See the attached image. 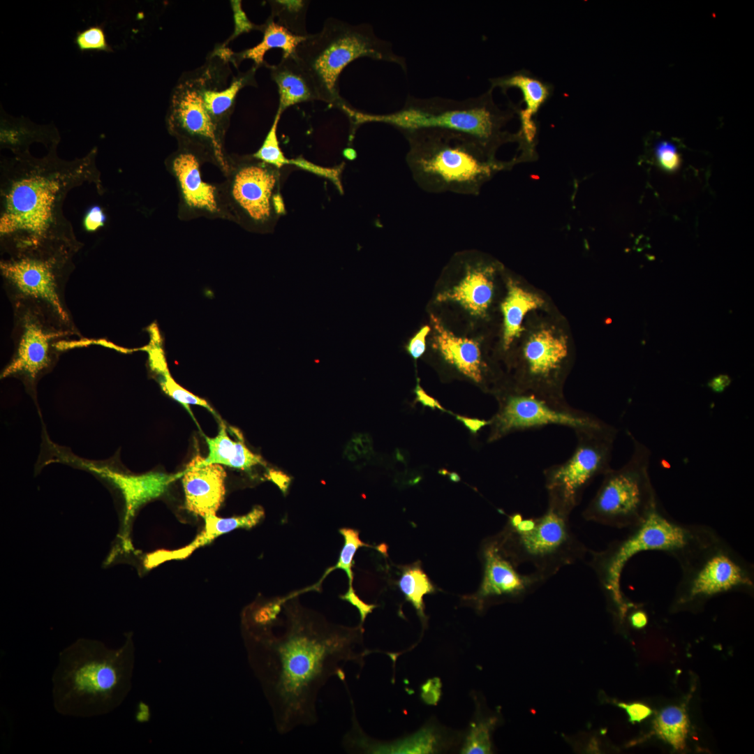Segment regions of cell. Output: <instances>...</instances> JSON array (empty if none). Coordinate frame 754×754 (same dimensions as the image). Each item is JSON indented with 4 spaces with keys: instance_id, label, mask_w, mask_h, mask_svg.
<instances>
[{
    "instance_id": "33",
    "label": "cell",
    "mask_w": 754,
    "mask_h": 754,
    "mask_svg": "<svg viewBox=\"0 0 754 754\" xmlns=\"http://www.w3.org/2000/svg\"><path fill=\"white\" fill-rule=\"evenodd\" d=\"M270 17L278 19V24L293 34L306 36V16L309 1L303 0L269 1Z\"/></svg>"
},
{
    "instance_id": "5",
    "label": "cell",
    "mask_w": 754,
    "mask_h": 754,
    "mask_svg": "<svg viewBox=\"0 0 754 754\" xmlns=\"http://www.w3.org/2000/svg\"><path fill=\"white\" fill-rule=\"evenodd\" d=\"M493 90L462 101L441 97L428 98L408 96L399 110L384 114L367 113L349 104L340 107L355 128L366 123L389 124L401 133L424 128H437L464 133L496 154L504 143L517 141L516 134L503 128L516 114L515 105L510 103L502 109L494 102Z\"/></svg>"
},
{
    "instance_id": "18",
    "label": "cell",
    "mask_w": 754,
    "mask_h": 754,
    "mask_svg": "<svg viewBox=\"0 0 754 754\" xmlns=\"http://www.w3.org/2000/svg\"><path fill=\"white\" fill-rule=\"evenodd\" d=\"M483 577L475 596L480 603L491 598H516L526 596L546 582L535 572L524 574L499 540L487 542L482 549Z\"/></svg>"
},
{
    "instance_id": "32",
    "label": "cell",
    "mask_w": 754,
    "mask_h": 754,
    "mask_svg": "<svg viewBox=\"0 0 754 754\" xmlns=\"http://www.w3.org/2000/svg\"><path fill=\"white\" fill-rule=\"evenodd\" d=\"M406 600L411 603L421 618H424V596L435 592L429 578L418 565L406 566L398 582Z\"/></svg>"
},
{
    "instance_id": "20",
    "label": "cell",
    "mask_w": 754,
    "mask_h": 754,
    "mask_svg": "<svg viewBox=\"0 0 754 754\" xmlns=\"http://www.w3.org/2000/svg\"><path fill=\"white\" fill-rule=\"evenodd\" d=\"M80 464L107 480L121 491L125 503V531L137 510L142 505L163 494L172 482L183 475V471L171 475L159 472L129 475L105 464L88 461H81Z\"/></svg>"
},
{
    "instance_id": "34",
    "label": "cell",
    "mask_w": 754,
    "mask_h": 754,
    "mask_svg": "<svg viewBox=\"0 0 754 754\" xmlns=\"http://www.w3.org/2000/svg\"><path fill=\"white\" fill-rule=\"evenodd\" d=\"M281 114L280 112L276 111L273 123L263 144L252 154L256 158L279 169L292 163V160L287 158L282 151L277 137V128Z\"/></svg>"
},
{
    "instance_id": "30",
    "label": "cell",
    "mask_w": 754,
    "mask_h": 754,
    "mask_svg": "<svg viewBox=\"0 0 754 754\" xmlns=\"http://www.w3.org/2000/svg\"><path fill=\"white\" fill-rule=\"evenodd\" d=\"M654 729L661 739L675 749L684 748L688 721L682 708L670 707L663 709L655 720Z\"/></svg>"
},
{
    "instance_id": "47",
    "label": "cell",
    "mask_w": 754,
    "mask_h": 754,
    "mask_svg": "<svg viewBox=\"0 0 754 754\" xmlns=\"http://www.w3.org/2000/svg\"><path fill=\"white\" fill-rule=\"evenodd\" d=\"M269 478L274 481L283 492L286 491L290 482L289 476L280 471L272 470L269 473Z\"/></svg>"
},
{
    "instance_id": "1",
    "label": "cell",
    "mask_w": 754,
    "mask_h": 754,
    "mask_svg": "<svg viewBox=\"0 0 754 754\" xmlns=\"http://www.w3.org/2000/svg\"><path fill=\"white\" fill-rule=\"evenodd\" d=\"M246 644L252 667L280 734L316 724L320 691L334 677L346 682V665L360 662L362 629L328 621L302 607L295 593Z\"/></svg>"
},
{
    "instance_id": "37",
    "label": "cell",
    "mask_w": 754,
    "mask_h": 754,
    "mask_svg": "<svg viewBox=\"0 0 754 754\" xmlns=\"http://www.w3.org/2000/svg\"><path fill=\"white\" fill-rule=\"evenodd\" d=\"M494 723V719L473 723L461 753L464 754L491 753L490 731Z\"/></svg>"
},
{
    "instance_id": "46",
    "label": "cell",
    "mask_w": 754,
    "mask_h": 754,
    "mask_svg": "<svg viewBox=\"0 0 754 754\" xmlns=\"http://www.w3.org/2000/svg\"><path fill=\"white\" fill-rule=\"evenodd\" d=\"M731 378L725 374H720L713 378L708 386L716 392H722L730 384Z\"/></svg>"
},
{
    "instance_id": "48",
    "label": "cell",
    "mask_w": 754,
    "mask_h": 754,
    "mask_svg": "<svg viewBox=\"0 0 754 754\" xmlns=\"http://www.w3.org/2000/svg\"><path fill=\"white\" fill-rule=\"evenodd\" d=\"M629 621L633 628L641 629L646 625L648 619L644 612L639 610L630 614Z\"/></svg>"
},
{
    "instance_id": "23",
    "label": "cell",
    "mask_w": 754,
    "mask_h": 754,
    "mask_svg": "<svg viewBox=\"0 0 754 754\" xmlns=\"http://www.w3.org/2000/svg\"><path fill=\"white\" fill-rule=\"evenodd\" d=\"M265 516L260 505L254 506L247 514L228 518L218 517L216 515L204 517V530L188 545L175 550L160 549L147 554L144 561L147 569L158 566L170 560L187 558L196 549L212 542L216 538L237 528L250 529L256 526Z\"/></svg>"
},
{
    "instance_id": "15",
    "label": "cell",
    "mask_w": 754,
    "mask_h": 754,
    "mask_svg": "<svg viewBox=\"0 0 754 754\" xmlns=\"http://www.w3.org/2000/svg\"><path fill=\"white\" fill-rule=\"evenodd\" d=\"M165 124L178 147L191 151L202 162H210L227 174L229 163L225 140L205 111L190 71L181 75L171 92Z\"/></svg>"
},
{
    "instance_id": "29",
    "label": "cell",
    "mask_w": 754,
    "mask_h": 754,
    "mask_svg": "<svg viewBox=\"0 0 754 754\" xmlns=\"http://www.w3.org/2000/svg\"><path fill=\"white\" fill-rule=\"evenodd\" d=\"M508 288L507 296L501 304L504 319L503 345L505 349L522 332V324L526 314L544 303L541 297L524 290L511 280L508 283Z\"/></svg>"
},
{
    "instance_id": "6",
    "label": "cell",
    "mask_w": 754,
    "mask_h": 754,
    "mask_svg": "<svg viewBox=\"0 0 754 754\" xmlns=\"http://www.w3.org/2000/svg\"><path fill=\"white\" fill-rule=\"evenodd\" d=\"M718 535L710 526L679 522L658 506L642 522L630 528L624 538L603 550L591 552L590 564L622 619L633 604L623 596L621 579L625 566L633 556L642 552L659 551L680 563Z\"/></svg>"
},
{
    "instance_id": "3",
    "label": "cell",
    "mask_w": 754,
    "mask_h": 754,
    "mask_svg": "<svg viewBox=\"0 0 754 754\" xmlns=\"http://www.w3.org/2000/svg\"><path fill=\"white\" fill-rule=\"evenodd\" d=\"M133 665L131 635L115 649L98 640H76L59 654L52 678L54 709L77 718L112 711L131 689Z\"/></svg>"
},
{
    "instance_id": "45",
    "label": "cell",
    "mask_w": 754,
    "mask_h": 754,
    "mask_svg": "<svg viewBox=\"0 0 754 754\" xmlns=\"http://www.w3.org/2000/svg\"><path fill=\"white\" fill-rule=\"evenodd\" d=\"M457 420L461 422L472 434H476L482 427L490 424V420L471 418L465 416L456 415Z\"/></svg>"
},
{
    "instance_id": "17",
    "label": "cell",
    "mask_w": 754,
    "mask_h": 754,
    "mask_svg": "<svg viewBox=\"0 0 754 754\" xmlns=\"http://www.w3.org/2000/svg\"><path fill=\"white\" fill-rule=\"evenodd\" d=\"M200 162L195 154L179 147L166 159L179 191V214L182 219L205 216L228 219L220 188L203 181Z\"/></svg>"
},
{
    "instance_id": "31",
    "label": "cell",
    "mask_w": 754,
    "mask_h": 754,
    "mask_svg": "<svg viewBox=\"0 0 754 754\" xmlns=\"http://www.w3.org/2000/svg\"><path fill=\"white\" fill-rule=\"evenodd\" d=\"M437 739L430 730H423L402 741L392 744H357L348 750L353 751L355 748H364V750L373 753H429L436 750Z\"/></svg>"
},
{
    "instance_id": "38",
    "label": "cell",
    "mask_w": 754,
    "mask_h": 754,
    "mask_svg": "<svg viewBox=\"0 0 754 754\" xmlns=\"http://www.w3.org/2000/svg\"><path fill=\"white\" fill-rule=\"evenodd\" d=\"M159 383L162 390L166 394L182 404L189 411V405L193 404L205 407L214 413V410L206 400L195 395L179 385L172 378L169 371L160 375Z\"/></svg>"
},
{
    "instance_id": "10",
    "label": "cell",
    "mask_w": 754,
    "mask_h": 754,
    "mask_svg": "<svg viewBox=\"0 0 754 754\" xmlns=\"http://www.w3.org/2000/svg\"><path fill=\"white\" fill-rule=\"evenodd\" d=\"M70 251L2 257L0 275L10 304L29 302L68 328L80 332L66 300V286L75 269Z\"/></svg>"
},
{
    "instance_id": "2",
    "label": "cell",
    "mask_w": 754,
    "mask_h": 754,
    "mask_svg": "<svg viewBox=\"0 0 754 754\" xmlns=\"http://www.w3.org/2000/svg\"><path fill=\"white\" fill-rule=\"evenodd\" d=\"M57 145L43 158L29 152L1 161L0 249L1 257L70 251L83 244L65 218L62 206L68 193L84 182L103 193L96 165L97 148L84 157L65 161Z\"/></svg>"
},
{
    "instance_id": "44",
    "label": "cell",
    "mask_w": 754,
    "mask_h": 754,
    "mask_svg": "<svg viewBox=\"0 0 754 754\" xmlns=\"http://www.w3.org/2000/svg\"><path fill=\"white\" fill-rule=\"evenodd\" d=\"M415 393L416 394V400L423 406H428L432 409L438 408L441 411H446L436 399L430 397L423 390L419 383L417 384L415 389Z\"/></svg>"
},
{
    "instance_id": "7",
    "label": "cell",
    "mask_w": 754,
    "mask_h": 754,
    "mask_svg": "<svg viewBox=\"0 0 754 754\" xmlns=\"http://www.w3.org/2000/svg\"><path fill=\"white\" fill-rule=\"evenodd\" d=\"M294 57L311 77L319 101L337 108L346 101L339 94V78L353 61L362 57L398 64L406 73L405 59L391 43L378 38L368 24H350L329 17L320 31L309 34Z\"/></svg>"
},
{
    "instance_id": "25",
    "label": "cell",
    "mask_w": 754,
    "mask_h": 754,
    "mask_svg": "<svg viewBox=\"0 0 754 754\" xmlns=\"http://www.w3.org/2000/svg\"><path fill=\"white\" fill-rule=\"evenodd\" d=\"M279 93L277 110L281 114L289 107L309 101H319L314 83L294 55L282 57L276 65H266Z\"/></svg>"
},
{
    "instance_id": "19",
    "label": "cell",
    "mask_w": 754,
    "mask_h": 754,
    "mask_svg": "<svg viewBox=\"0 0 754 754\" xmlns=\"http://www.w3.org/2000/svg\"><path fill=\"white\" fill-rule=\"evenodd\" d=\"M490 88H499L506 93L512 88L518 89L522 94L521 103L525 107L515 105L516 114L520 121V130L516 133L517 142L523 151L528 154H533V146L537 135V125L535 117L542 106L551 97L554 87L543 81L526 70H519L510 74L494 77L489 80Z\"/></svg>"
},
{
    "instance_id": "14",
    "label": "cell",
    "mask_w": 754,
    "mask_h": 754,
    "mask_svg": "<svg viewBox=\"0 0 754 754\" xmlns=\"http://www.w3.org/2000/svg\"><path fill=\"white\" fill-rule=\"evenodd\" d=\"M675 603L683 606L718 594L754 589L753 566L718 536L679 563Z\"/></svg>"
},
{
    "instance_id": "39",
    "label": "cell",
    "mask_w": 754,
    "mask_h": 754,
    "mask_svg": "<svg viewBox=\"0 0 754 754\" xmlns=\"http://www.w3.org/2000/svg\"><path fill=\"white\" fill-rule=\"evenodd\" d=\"M656 157L662 167L667 170H674L679 165V155L675 147L668 142H661L657 145Z\"/></svg>"
},
{
    "instance_id": "42",
    "label": "cell",
    "mask_w": 754,
    "mask_h": 754,
    "mask_svg": "<svg viewBox=\"0 0 754 754\" xmlns=\"http://www.w3.org/2000/svg\"><path fill=\"white\" fill-rule=\"evenodd\" d=\"M618 707L623 708L629 717V721L632 723H640L649 716L652 711L646 705L635 702L631 704L618 703Z\"/></svg>"
},
{
    "instance_id": "36",
    "label": "cell",
    "mask_w": 754,
    "mask_h": 754,
    "mask_svg": "<svg viewBox=\"0 0 754 754\" xmlns=\"http://www.w3.org/2000/svg\"><path fill=\"white\" fill-rule=\"evenodd\" d=\"M74 43L81 52L85 51L114 52L107 40L103 23L91 25L83 30L77 31Z\"/></svg>"
},
{
    "instance_id": "26",
    "label": "cell",
    "mask_w": 754,
    "mask_h": 754,
    "mask_svg": "<svg viewBox=\"0 0 754 754\" xmlns=\"http://www.w3.org/2000/svg\"><path fill=\"white\" fill-rule=\"evenodd\" d=\"M59 141V133L52 123L36 124L24 116L13 117L1 109V149H8L14 155H20L29 152V145L34 142L43 143L50 149L58 145Z\"/></svg>"
},
{
    "instance_id": "12",
    "label": "cell",
    "mask_w": 754,
    "mask_h": 754,
    "mask_svg": "<svg viewBox=\"0 0 754 754\" xmlns=\"http://www.w3.org/2000/svg\"><path fill=\"white\" fill-rule=\"evenodd\" d=\"M11 306L13 350L1 378L16 377L33 389L70 347L71 340L81 339L82 335L34 303L17 302Z\"/></svg>"
},
{
    "instance_id": "43",
    "label": "cell",
    "mask_w": 754,
    "mask_h": 754,
    "mask_svg": "<svg viewBox=\"0 0 754 754\" xmlns=\"http://www.w3.org/2000/svg\"><path fill=\"white\" fill-rule=\"evenodd\" d=\"M340 598L343 600L348 601L358 609L360 615L361 624L364 623L367 614L371 613L372 610L377 607L376 605L367 604L363 602L355 593L354 589L348 590L345 594L340 596Z\"/></svg>"
},
{
    "instance_id": "40",
    "label": "cell",
    "mask_w": 754,
    "mask_h": 754,
    "mask_svg": "<svg viewBox=\"0 0 754 754\" xmlns=\"http://www.w3.org/2000/svg\"><path fill=\"white\" fill-rule=\"evenodd\" d=\"M106 214L101 207L93 205L90 207L84 215L82 226L88 232H94L105 226Z\"/></svg>"
},
{
    "instance_id": "27",
    "label": "cell",
    "mask_w": 754,
    "mask_h": 754,
    "mask_svg": "<svg viewBox=\"0 0 754 754\" xmlns=\"http://www.w3.org/2000/svg\"><path fill=\"white\" fill-rule=\"evenodd\" d=\"M238 440L232 441L228 435L226 425L221 422L219 431L214 438L205 436L209 448L205 458L200 457L202 464H220L235 469L250 471L252 467L265 465L262 457L252 452L245 445L242 434L235 429Z\"/></svg>"
},
{
    "instance_id": "21",
    "label": "cell",
    "mask_w": 754,
    "mask_h": 754,
    "mask_svg": "<svg viewBox=\"0 0 754 754\" xmlns=\"http://www.w3.org/2000/svg\"><path fill=\"white\" fill-rule=\"evenodd\" d=\"M197 455L183 471L186 508L202 517L216 515L225 496L226 471L220 464H202Z\"/></svg>"
},
{
    "instance_id": "8",
    "label": "cell",
    "mask_w": 754,
    "mask_h": 754,
    "mask_svg": "<svg viewBox=\"0 0 754 754\" xmlns=\"http://www.w3.org/2000/svg\"><path fill=\"white\" fill-rule=\"evenodd\" d=\"M569 517L549 507L537 517L514 514L499 542L517 564L532 566L533 572L547 581L588 551L572 531Z\"/></svg>"
},
{
    "instance_id": "13",
    "label": "cell",
    "mask_w": 754,
    "mask_h": 754,
    "mask_svg": "<svg viewBox=\"0 0 754 754\" xmlns=\"http://www.w3.org/2000/svg\"><path fill=\"white\" fill-rule=\"evenodd\" d=\"M575 432L577 445L569 459L543 471L547 507L569 517L592 480L611 468L617 435V429L606 422Z\"/></svg>"
},
{
    "instance_id": "24",
    "label": "cell",
    "mask_w": 754,
    "mask_h": 754,
    "mask_svg": "<svg viewBox=\"0 0 754 754\" xmlns=\"http://www.w3.org/2000/svg\"><path fill=\"white\" fill-rule=\"evenodd\" d=\"M431 321L434 328L433 348L467 378L476 383H482L487 366L477 341L455 336L433 315Z\"/></svg>"
},
{
    "instance_id": "4",
    "label": "cell",
    "mask_w": 754,
    "mask_h": 754,
    "mask_svg": "<svg viewBox=\"0 0 754 754\" xmlns=\"http://www.w3.org/2000/svg\"><path fill=\"white\" fill-rule=\"evenodd\" d=\"M408 143L406 162L417 186L431 193L475 195L482 186L512 162L464 133L437 128L401 133Z\"/></svg>"
},
{
    "instance_id": "11",
    "label": "cell",
    "mask_w": 754,
    "mask_h": 754,
    "mask_svg": "<svg viewBox=\"0 0 754 754\" xmlns=\"http://www.w3.org/2000/svg\"><path fill=\"white\" fill-rule=\"evenodd\" d=\"M229 169L220 191L228 220L256 232H271L286 212L280 169L253 155H228Z\"/></svg>"
},
{
    "instance_id": "16",
    "label": "cell",
    "mask_w": 754,
    "mask_h": 754,
    "mask_svg": "<svg viewBox=\"0 0 754 754\" xmlns=\"http://www.w3.org/2000/svg\"><path fill=\"white\" fill-rule=\"evenodd\" d=\"M595 415L518 390L500 401L498 412L490 420L488 441H496L508 434L549 425L567 427L574 431L601 425Z\"/></svg>"
},
{
    "instance_id": "41",
    "label": "cell",
    "mask_w": 754,
    "mask_h": 754,
    "mask_svg": "<svg viewBox=\"0 0 754 754\" xmlns=\"http://www.w3.org/2000/svg\"><path fill=\"white\" fill-rule=\"evenodd\" d=\"M429 331L430 327L425 325L411 339L407 346V350L413 359H418L424 353L426 348V337Z\"/></svg>"
},
{
    "instance_id": "22",
    "label": "cell",
    "mask_w": 754,
    "mask_h": 754,
    "mask_svg": "<svg viewBox=\"0 0 754 754\" xmlns=\"http://www.w3.org/2000/svg\"><path fill=\"white\" fill-rule=\"evenodd\" d=\"M461 277L451 289L439 293L437 302L453 301L475 316H483L491 301L494 277L497 270L493 263L463 260Z\"/></svg>"
},
{
    "instance_id": "35",
    "label": "cell",
    "mask_w": 754,
    "mask_h": 754,
    "mask_svg": "<svg viewBox=\"0 0 754 754\" xmlns=\"http://www.w3.org/2000/svg\"><path fill=\"white\" fill-rule=\"evenodd\" d=\"M339 533L343 537L344 544L340 552L338 561L334 566L328 568L320 581H322L331 571L335 569H341L346 573L348 578V590H351L353 589V573L352 566L354 556L360 547L363 546L367 547L369 545L360 539V533L357 530L350 528H341L339 529Z\"/></svg>"
},
{
    "instance_id": "28",
    "label": "cell",
    "mask_w": 754,
    "mask_h": 754,
    "mask_svg": "<svg viewBox=\"0 0 754 754\" xmlns=\"http://www.w3.org/2000/svg\"><path fill=\"white\" fill-rule=\"evenodd\" d=\"M260 31L263 33L260 43L241 52L234 53L232 62L235 66H237L244 59H251L253 61V66L258 68L265 64L264 60L265 53L273 48L281 49L282 57L291 56L307 36L293 34L276 22L270 16L265 23L261 25Z\"/></svg>"
},
{
    "instance_id": "9",
    "label": "cell",
    "mask_w": 754,
    "mask_h": 754,
    "mask_svg": "<svg viewBox=\"0 0 754 754\" xmlns=\"http://www.w3.org/2000/svg\"><path fill=\"white\" fill-rule=\"evenodd\" d=\"M633 450L628 461L603 475L602 483L584 509L589 522L616 528H631L658 506L649 475L651 451L629 434Z\"/></svg>"
}]
</instances>
